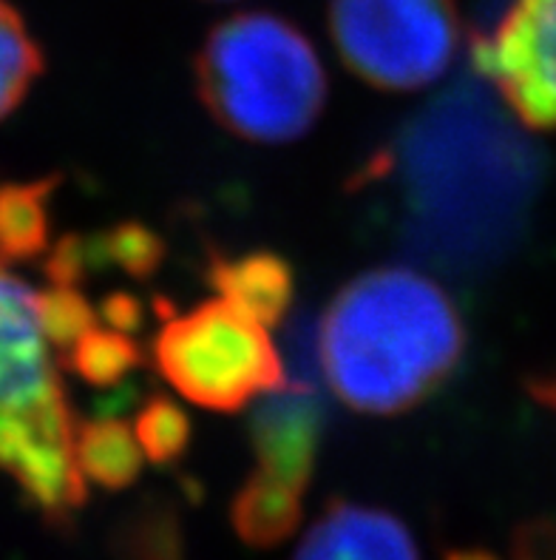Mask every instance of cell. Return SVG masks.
Here are the masks:
<instances>
[{"label":"cell","instance_id":"obj_17","mask_svg":"<svg viewBox=\"0 0 556 560\" xmlns=\"http://www.w3.org/2000/svg\"><path fill=\"white\" fill-rule=\"evenodd\" d=\"M40 313L51 345L63 355L99 325V311H94L92 302L74 284H49L40 293Z\"/></svg>","mask_w":556,"mask_h":560},{"label":"cell","instance_id":"obj_8","mask_svg":"<svg viewBox=\"0 0 556 560\" xmlns=\"http://www.w3.org/2000/svg\"><path fill=\"white\" fill-rule=\"evenodd\" d=\"M293 560H421V552L392 512L335 498L307 529Z\"/></svg>","mask_w":556,"mask_h":560},{"label":"cell","instance_id":"obj_2","mask_svg":"<svg viewBox=\"0 0 556 560\" xmlns=\"http://www.w3.org/2000/svg\"><path fill=\"white\" fill-rule=\"evenodd\" d=\"M330 390L367 416H398L460 368L465 327L454 299L421 270L375 268L346 282L316 325Z\"/></svg>","mask_w":556,"mask_h":560},{"label":"cell","instance_id":"obj_18","mask_svg":"<svg viewBox=\"0 0 556 560\" xmlns=\"http://www.w3.org/2000/svg\"><path fill=\"white\" fill-rule=\"evenodd\" d=\"M126 547L134 560H182L177 521L165 510L137 515L126 535Z\"/></svg>","mask_w":556,"mask_h":560},{"label":"cell","instance_id":"obj_20","mask_svg":"<svg viewBox=\"0 0 556 560\" xmlns=\"http://www.w3.org/2000/svg\"><path fill=\"white\" fill-rule=\"evenodd\" d=\"M531 396L540 401L543 407H548V410L556 412V376H536L531 378L529 384Z\"/></svg>","mask_w":556,"mask_h":560},{"label":"cell","instance_id":"obj_7","mask_svg":"<svg viewBox=\"0 0 556 560\" xmlns=\"http://www.w3.org/2000/svg\"><path fill=\"white\" fill-rule=\"evenodd\" d=\"M472 60L517 122L556 131V0H506L474 32Z\"/></svg>","mask_w":556,"mask_h":560},{"label":"cell","instance_id":"obj_15","mask_svg":"<svg viewBox=\"0 0 556 560\" xmlns=\"http://www.w3.org/2000/svg\"><path fill=\"white\" fill-rule=\"evenodd\" d=\"M74 373L94 387H117L128 373L142 364V348L134 334L114 327H94L63 355Z\"/></svg>","mask_w":556,"mask_h":560},{"label":"cell","instance_id":"obj_12","mask_svg":"<svg viewBox=\"0 0 556 560\" xmlns=\"http://www.w3.org/2000/svg\"><path fill=\"white\" fill-rule=\"evenodd\" d=\"M55 179L0 188V262H28L51 245Z\"/></svg>","mask_w":556,"mask_h":560},{"label":"cell","instance_id":"obj_10","mask_svg":"<svg viewBox=\"0 0 556 560\" xmlns=\"http://www.w3.org/2000/svg\"><path fill=\"white\" fill-rule=\"evenodd\" d=\"M304 495L307 490L298 483L256 467L233 495V529L247 547H279L301 524Z\"/></svg>","mask_w":556,"mask_h":560},{"label":"cell","instance_id":"obj_19","mask_svg":"<svg viewBox=\"0 0 556 560\" xmlns=\"http://www.w3.org/2000/svg\"><path fill=\"white\" fill-rule=\"evenodd\" d=\"M99 319H106L108 327L114 330H122V334H137L145 319V311L137 302L134 296H128V293H114L108 296L103 305H99Z\"/></svg>","mask_w":556,"mask_h":560},{"label":"cell","instance_id":"obj_5","mask_svg":"<svg viewBox=\"0 0 556 560\" xmlns=\"http://www.w3.org/2000/svg\"><path fill=\"white\" fill-rule=\"evenodd\" d=\"M163 327L154 336L159 376L190 405L204 410H245L287 382V364L268 327L227 299H211L190 311L159 302Z\"/></svg>","mask_w":556,"mask_h":560},{"label":"cell","instance_id":"obj_6","mask_svg":"<svg viewBox=\"0 0 556 560\" xmlns=\"http://www.w3.org/2000/svg\"><path fill=\"white\" fill-rule=\"evenodd\" d=\"M332 46L383 92H417L443 78L460 49L454 0H330Z\"/></svg>","mask_w":556,"mask_h":560},{"label":"cell","instance_id":"obj_9","mask_svg":"<svg viewBox=\"0 0 556 560\" xmlns=\"http://www.w3.org/2000/svg\"><path fill=\"white\" fill-rule=\"evenodd\" d=\"M208 282L218 296L264 327L282 325L296 293L293 268L273 250H247L239 256L213 254L208 262Z\"/></svg>","mask_w":556,"mask_h":560},{"label":"cell","instance_id":"obj_11","mask_svg":"<svg viewBox=\"0 0 556 560\" xmlns=\"http://www.w3.org/2000/svg\"><path fill=\"white\" fill-rule=\"evenodd\" d=\"M74 458L85 481L108 492H120L140 478L145 453L137 441L134 427H128L117 416H99L78 421Z\"/></svg>","mask_w":556,"mask_h":560},{"label":"cell","instance_id":"obj_3","mask_svg":"<svg viewBox=\"0 0 556 560\" xmlns=\"http://www.w3.org/2000/svg\"><path fill=\"white\" fill-rule=\"evenodd\" d=\"M74 433L40 293L0 262V476L55 526L69 524L88 498Z\"/></svg>","mask_w":556,"mask_h":560},{"label":"cell","instance_id":"obj_14","mask_svg":"<svg viewBox=\"0 0 556 560\" xmlns=\"http://www.w3.org/2000/svg\"><path fill=\"white\" fill-rule=\"evenodd\" d=\"M43 74V51L17 9L0 0V120L9 117Z\"/></svg>","mask_w":556,"mask_h":560},{"label":"cell","instance_id":"obj_1","mask_svg":"<svg viewBox=\"0 0 556 560\" xmlns=\"http://www.w3.org/2000/svg\"><path fill=\"white\" fill-rule=\"evenodd\" d=\"M514 120L486 80H463L372 154L360 179L398 188L423 256L454 270L486 268L514 242L536 183L534 151Z\"/></svg>","mask_w":556,"mask_h":560},{"label":"cell","instance_id":"obj_13","mask_svg":"<svg viewBox=\"0 0 556 560\" xmlns=\"http://www.w3.org/2000/svg\"><path fill=\"white\" fill-rule=\"evenodd\" d=\"M85 273L94 268L122 270L134 279H149L165 259L163 236L140 222H120L94 240H83Z\"/></svg>","mask_w":556,"mask_h":560},{"label":"cell","instance_id":"obj_21","mask_svg":"<svg viewBox=\"0 0 556 560\" xmlns=\"http://www.w3.org/2000/svg\"><path fill=\"white\" fill-rule=\"evenodd\" d=\"M443 560H500L494 552L486 549H454V552L446 555Z\"/></svg>","mask_w":556,"mask_h":560},{"label":"cell","instance_id":"obj_4","mask_svg":"<svg viewBox=\"0 0 556 560\" xmlns=\"http://www.w3.org/2000/svg\"><path fill=\"white\" fill-rule=\"evenodd\" d=\"M193 78L213 120L261 145L304 137L327 103V74L310 37L270 12L216 23L199 46Z\"/></svg>","mask_w":556,"mask_h":560},{"label":"cell","instance_id":"obj_16","mask_svg":"<svg viewBox=\"0 0 556 560\" xmlns=\"http://www.w3.org/2000/svg\"><path fill=\"white\" fill-rule=\"evenodd\" d=\"M134 433L145 458L154 464H177L190 447L188 412L163 396L142 401Z\"/></svg>","mask_w":556,"mask_h":560}]
</instances>
